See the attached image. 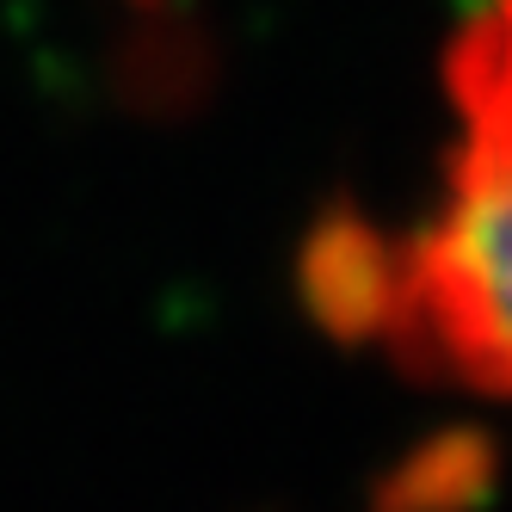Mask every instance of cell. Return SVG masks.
Masks as SVG:
<instances>
[{
  "label": "cell",
  "instance_id": "cell-1",
  "mask_svg": "<svg viewBox=\"0 0 512 512\" xmlns=\"http://www.w3.org/2000/svg\"><path fill=\"white\" fill-rule=\"evenodd\" d=\"M383 346L420 383L512 401V167L451 173L445 216L408 241V290Z\"/></svg>",
  "mask_w": 512,
  "mask_h": 512
},
{
  "label": "cell",
  "instance_id": "cell-2",
  "mask_svg": "<svg viewBox=\"0 0 512 512\" xmlns=\"http://www.w3.org/2000/svg\"><path fill=\"white\" fill-rule=\"evenodd\" d=\"M408 290V241H389L352 198H327L297 241V303L334 346L395 334Z\"/></svg>",
  "mask_w": 512,
  "mask_h": 512
},
{
  "label": "cell",
  "instance_id": "cell-3",
  "mask_svg": "<svg viewBox=\"0 0 512 512\" xmlns=\"http://www.w3.org/2000/svg\"><path fill=\"white\" fill-rule=\"evenodd\" d=\"M500 482V445L482 426H451L389 463L371 488V512H475Z\"/></svg>",
  "mask_w": 512,
  "mask_h": 512
}]
</instances>
